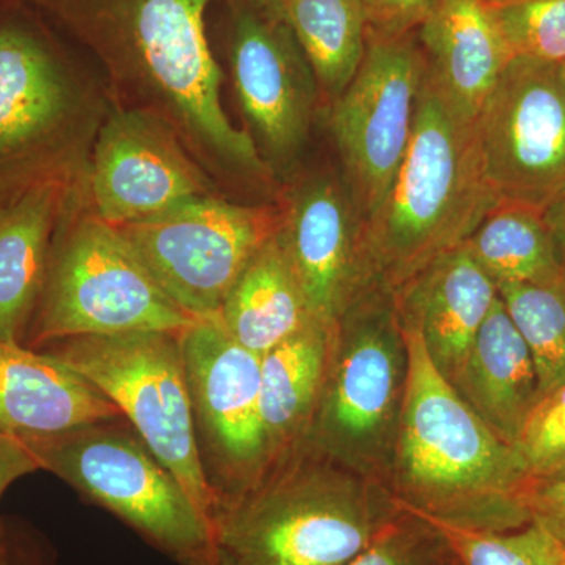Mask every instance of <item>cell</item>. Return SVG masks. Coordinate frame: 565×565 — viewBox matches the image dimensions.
<instances>
[{"label": "cell", "mask_w": 565, "mask_h": 565, "mask_svg": "<svg viewBox=\"0 0 565 565\" xmlns=\"http://www.w3.org/2000/svg\"><path fill=\"white\" fill-rule=\"evenodd\" d=\"M95 55L118 106L166 121L210 174L273 177L247 129L222 104L206 32L215 0H31Z\"/></svg>", "instance_id": "cell-1"}, {"label": "cell", "mask_w": 565, "mask_h": 565, "mask_svg": "<svg viewBox=\"0 0 565 565\" xmlns=\"http://www.w3.org/2000/svg\"><path fill=\"white\" fill-rule=\"evenodd\" d=\"M401 323L407 381L392 460L394 501L416 514L468 530L526 526L531 523L527 493L535 479L525 459L434 366L418 330Z\"/></svg>", "instance_id": "cell-2"}, {"label": "cell", "mask_w": 565, "mask_h": 565, "mask_svg": "<svg viewBox=\"0 0 565 565\" xmlns=\"http://www.w3.org/2000/svg\"><path fill=\"white\" fill-rule=\"evenodd\" d=\"M497 200L465 117L427 74L403 166L362 225L371 285L396 294L434 259L465 243Z\"/></svg>", "instance_id": "cell-3"}, {"label": "cell", "mask_w": 565, "mask_h": 565, "mask_svg": "<svg viewBox=\"0 0 565 565\" xmlns=\"http://www.w3.org/2000/svg\"><path fill=\"white\" fill-rule=\"evenodd\" d=\"M397 512L384 487L300 444L212 522L234 565H345Z\"/></svg>", "instance_id": "cell-4"}, {"label": "cell", "mask_w": 565, "mask_h": 565, "mask_svg": "<svg viewBox=\"0 0 565 565\" xmlns=\"http://www.w3.org/2000/svg\"><path fill=\"white\" fill-rule=\"evenodd\" d=\"M196 322L162 291L117 226L92 211L85 182L74 189L25 338L31 349L95 334H181Z\"/></svg>", "instance_id": "cell-5"}, {"label": "cell", "mask_w": 565, "mask_h": 565, "mask_svg": "<svg viewBox=\"0 0 565 565\" xmlns=\"http://www.w3.org/2000/svg\"><path fill=\"white\" fill-rule=\"evenodd\" d=\"M110 104L39 36L0 28V204L41 182L85 181Z\"/></svg>", "instance_id": "cell-6"}, {"label": "cell", "mask_w": 565, "mask_h": 565, "mask_svg": "<svg viewBox=\"0 0 565 565\" xmlns=\"http://www.w3.org/2000/svg\"><path fill=\"white\" fill-rule=\"evenodd\" d=\"M405 381L407 344L394 296L370 286L337 323L302 444L366 478L392 468Z\"/></svg>", "instance_id": "cell-7"}, {"label": "cell", "mask_w": 565, "mask_h": 565, "mask_svg": "<svg viewBox=\"0 0 565 565\" xmlns=\"http://www.w3.org/2000/svg\"><path fill=\"white\" fill-rule=\"evenodd\" d=\"M117 422L79 427L28 444L40 470L117 515L181 565L221 556L214 523L143 440Z\"/></svg>", "instance_id": "cell-8"}, {"label": "cell", "mask_w": 565, "mask_h": 565, "mask_svg": "<svg viewBox=\"0 0 565 565\" xmlns=\"http://www.w3.org/2000/svg\"><path fill=\"white\" fill-rule=\"evenodd\" d=\"M46 348L120 408L134 433L204 514L214 519L221 501L212 490L196 445L180 334H95Z\"/></svg>", "instance_id": "cell-9"}, {"label": "cell", "mask_w": 565, "mask_h": 565, "mask_svg": "<svg viewBox=\"0 0 565 565\" xmlns=\"http://www.w3.org/2000/svg\"><path fill=\"white\" fill-rule=\"evenodd\" d=\"M278 222L274 207L211 193L117 228L181 310L196 321H215L233 282Z\"/></svg>", "instance_id": "cell-10"}, {"label": "cell", "mask_w": 565, "mask_h": 565, "mask_svg": "<svg viewBox=\"0 0 565 565\" xmlns=\"http://www.w3.org/2000/svg\"><path fill=\"white\" fill-rule=\"evenodd\" d=\"M497 203L545 212L565 199V84L561 66L514 57L475 118Z\"/></svg>", "instance_id": "cell-11"}, {"label": "cell", "mask_w": 565, "mask_h": 565, "mask_svg": "<svg viewBox=\"0 0 565 565\" xmlns=\"http://www.w3.org/2000/svg\"><path fill=\"white\" fill-rule=\"evenodd\" d=\"M424 76L426 58L412 35L367 36L362 65L332 103L330 129L362 225L403 166Z\"/></svg>", "instance_id": "cell-12"}, {"label": "cell", "mask_w": 565, "mask_h": 565, "mask_svg": "<svg viewBox=\"0 0 565 565\" xmlns=\"http://www.w3.org/2000/svg\"><path fill=\"white\" fill-rule=\"evenodd\" d=\"M180 341L196 445L223 504L273 465L262 416V356L237 343L217 319L196 322Z\"/></svg>", "instance_id": "cell-13"}, {"label": "cell", "mask_w": 565, "mask_h": 565, "mask_svg": "<svg viewBox=\"0 0 565 565\" xmlns=\"http://www.w3.org/2000/svg\"><path fill=\"white\" fill-rule=\"evenodd\" d=\"M230 68L264 162L288 169L307 143L321 92L291 29L263 0H234Z\"/></svg>", "instance_id": "cell-14"}, {"label": "cell", "mask_w": 565, "mask_h": 565, "mask_svg": "<svg viewBox=\"0 0 565 565\" xmlns=\"http://www.w3.org/2000/svg\"><path fill=\"white\" fill-rule=\"evenodd\" d=\"M161 118L110 104L85 178L92 211L114 226L211 195L214 182Z\"/></svg>", "instance_id": "cell-15"}, {"label": "cell", "mask_w": 565, "mask_h": 565, "mask_svg": "<svg viewBox=\"0 0 565 565\" xmlns=\"http://www.w3.org/2000/svg\"><path fill=\"white\" fill-rule=\"evenodd\" d=\"M278 239L316 321L337 327L371 285L362 221L344 180L311 174L286 193Z\"/></svg>", "instance_id": "cell-16"}, {"label": "cell", "mask_w": 565, "mask_h": 565, "mask_svg": "<svg viewBox=\"0 0 565 565\" xmlns=\"http://www.w3.org/2000/svg\"><path fill=\"white\" fill-rule=\"evenodd\" d=\"M393 296L401 321L418 330L434 366L455 386L476 334L500 297L497 282L462 243Z\"/></svg>", "instance_id": "cell-17"}, {"label": "cell", "mask_w": 565, "mask_h": 565, "mask_svg": "<svg viewBox=\"0 0 565 565\" xmlns=\"http://www.w3.org/2000/svg\"><path fill=\"white\" fill-rule=\"evenodd\" d=\"M117 419L120 408L68 364L0 343V433L28 445Z\"/></svg>", "instance_id": "cell-18"}, {"label": "cell", "mask_w": 565, "mask_h": 565, "mask_svg": "<svg viewBox=\"0 0 565 565\" xmlns=\"http://www.w3.org/2000/svg\"><path fill=\"white\" fill-rule=\"evenodd\" d=\"M418 36L430 79L475 120L512 61L489 0H435Z\"/></svg>", "instance_id": "cell-19"}, {"label": "cell", "mask_w": 565, "mask_h": 565, "mask_svg": "<svg viewBox=\"0 0 565 565\" xmlns=\"http://www.w3.org/2000/svg\"><path fill=\"white\" fill-rule=\"evenodd\" d=\"M84 182H41L0 204V343L24 345L55 230L71 193Z\"/></svg>", "instance_id": "cell-20"}, {"label": "cell", "mask_w": 565, "mask_h": 565, "mask_svg": "<svg viewBox=\"0 0 565 565\" xmlns=\"http://www.w3.org/2000/svg\"><path fill=\"white\" fill-rule=\"evenodd\" d=\"M455 388L501 440L515 448L539 403V384L530 349L501 297L476 334Z\"/></svg>", "instance_id": "cell-21"}, {"label": "cell", "mask_w": 565, "mask_h": 565, "mask_svg": "<svg viewBox=\"0 0 565 565\" xmlns=\"http://www.w3.org/2000/svg\"><path fill=\"white\" fill-rule=\"evenodd\" d=\"M334 329L311 319L262 355V416L273 463L307 437L321 396Z\"/></svg>", "instance_id": "cell-22"}, {"label": "cell", "mask_w": 565, "mask_h": 565, "mask_svg": "<svg viewBox=\"0 0 565 565\" xmlns=\"http://www.w3.org/2000/svg\"><path fill=\"white\" fill-rule=\"evenodd\" d=\"M311 319L302 286L275 232L233 282L217 321L237 343L262 356Z\"/></svg>", "instance_id": "cell-23"}, {"label": "cell", "mask_w": 565, "mask_h": 565, "mask_svg": "<svg viewBox=\"0 0 565 565\" xmlns=\"http://www.w3.org/2000/svg\"><path fill=\"white\" fill-rule=\"evenodd\" d=\"M465 244L497 286L552 285L565 278L545 212L534 207L494 204Z\"/></svg>", "instance_id": "cell-24"}, {"label": "cell", "mask_w": 565, "mask_h": 565, "mask_svg": "<svg viewBox=\"0 0 565 565\" xmlns=\"http://www.w3.org/2000/svg\"><path fill=\"white\" fill-rule=\"evenodd\" d=\"M264 2V0H263ZM299 41L323 98L334 102L351 84L366 52L360 0H270Z\"/></svg>", "instance_id": "cell-25"}, {"label": "cell", "mask_w": 565, "mask_h": 565, "mask_svg": "<svg viewBox=\"0 0 565 565\" xmlns=\"http://www.w3.org/2000/svg\"><path fill=\"white\" fill-rule=\"evenodd\" d=\"M498 294L533 356L539 401L565 385V278L552 285L504 282Z\"/></svg>", "instance_id": "cell-26"}, {"label": "cell", "mask_w": 565, "mask_h": 565, "mask_svg": "<svg viewBox=\"0 0 565 565\" xmlns=\"http://www.w3.org/2000/svg\"><path fill=\"white\" fill-rule=\"evenodd\" d=\"M424 519L445 535L460 565H564L563 546L535 523L512 531H479Z\"/></svg>", "instance_id": "cell-27"}, {"label": "cell", "mask_w": 565, "mask_h": 565, "mask_svg": "<svg viewBox=\"0 0 565 565\" xmlns=\"http://www.w3.org/2000/svg\"><path fill=\"white\" fill-rule=\"evenodd\" d=\"M512 58L565 63V0L489 2Z\"/></svg>", "instance_id": "cell-28"}, {"label": "cell", "mask_w": 565, "mask_h": 565, "mask_svg": "<svg viewBox=\"0 0 565 565\" xmlns=\"http://www.w3.org/2000/svg\"><path fill=\"white\" fill-rule=\"evenodd\" d=\"M456 564L445 535L429 520L399 505V512L371 545L345 565Z\"/></svg>", "instance_id": "cell-29"}, {"label": "cell", "mask_w": 565, "mask_h": 565, "mask_svg": "<svg viewBox=\"0 0 565 565\" xmlns=\"http://www.w3.org/2000/svg\"><path fill=\"white\" fill-rule=\"evenodd\" d=\"M515 448L534 479L548 478L565 462V385L539 401Z\"/></svg>", "instance_id": "cell-30"}, {"label": "cell", "mask_w": 565, "mask_h": 565, "mask_svg": "<svg viewBox=\"0 0 565 565\" xmlns=\"http://www.w3.org/2000/svg\"><path fill=\"white\" fill-rule=\"evenodd\" d=\"M435 0H360L367 36L412 35L426 20Z\"/></svg>", "instance_id": "cell-31"}, {"label": "cell", "mask_w": 565, "mask_h": 565, "mask_svg": "<svg viewBox=\"0 0 565 565\" xmlns=\"http://www.w3.org/2000/svg\"><path fill=\"white\" fill-rule=\"evenodd\" d=\"M531 523L565 548V478L535 479L527 493Z\"/></svg>", "instance_id": "cell-32"}, {"label": "cell", "mask_w": 565, "mask_h": 565, "mask_svg": "<svg viewBox=\"0 0 565 565\" xmlns=\"http://www.w3.org/2000/svg\"><path fill=\"white\" fill-rule=\"evenodd\" d=\"M0 565H57L43 539L21 526L2 523Z\"/></svg>", "instance_id": "cell-33"}, {"label": "cell", "mask_w": 565, "mask_h": 565, "mask_svg": "<svg viewBox=\"0 0 565 565\" xmlns=\"http://www.w3.org/2000/svg\"><path fill=\"white\" fill-rule=\"evenodd\" d=\"M39 470V460L24 441L0 433V498L18 479ZM2 523L0 520V531Z\"/></svg>", "instance_id": "cell-34"}, {"label": "cell", "mask_w": 565, "mask_h": 565, "mask_svg": "<svg viewBox=\"0 0 565 565\" xmlns=\"http://www.w3.org/2000/svg\"><path fill=\"white\" fill-rule=\"evenodd\" d=\"M545 221L548 223L550 232L553 234L561 263H563L565 269V199L545 211Z\"/></svg>", "instance_id": "cell-35"}, {"label": "cell", "mask_w": 565, "mask_h": 565, "mask_svg": "<svg viewBox=\"0 0 565 565\" xmlns=\"http://www.w3.org/2000/svg\"><path fill=\"white\" fill-rule=\"evenodd\" d=\"M553 478H565V462L561 465V467H557L555 471H553L552 475L548 476V478L544 479H553Z\"/></svg>", "instance_id": "cell-36"}, {"label": "cell", "mask_w": 565, "mask_h": 565, "mask_svg": "<svg viewBox=\"0 0 565 565\" xmlns=\"http://www.w3.org/2000/svg\"><path fill=\"white\" fill-rule=\"evenodd\" d=\"M206 565H234L232 561L228 559L225 555H222L217 557V559L214 561V563L206 564Z\"/></svg>", "instance_id": "cell-37"}, {"label": "cell", "mask_w": 565, "mask_h": 565, "mask_svg": "<svg viewBox=\"0 0 565 565\" xmlns=\"http://www.w3.org/2000/svg\"><path fill=\"white\" fill-rule=\"evenodd\" d=\"M561 76H563V81L565 84V63H563V65H561Z\"/></svg>", "instance_id": "cell-38"}, {"label": "cell", "mask_w": 565, "mask_h": 565, "mask_svg": "<svg viewBox=\"0 0 565 565\" xmlns=\"http://www.w3.org/2000/svg\"><path fill=\"white\" fill-rule=\"evenodd\" d=\"M489 2H498V0H489Z\"/></svg>", "instance_id": "cell-39"}, {"label": "cell", "mask_w": 565, "mask_h": 565, "mask_svg": "<svg viewBox=\"0 0 565 565\" xmlns=\"http://www.w3.org/2000/svg\"><path fill=\"white\" fill-rule=\"evenodd\" d=\"M564 565H565V548H564Z\"/></svg>", "instance_id": "cell-40"}, {"label": "cell", "mask_w": 565, "mask_h": 565, "mask_svg": "<svg viewBox=\"0 0 565 565\" xmlns=\"http://www.w3.org/2000/svg\"><path fill=\"white\" fill-rule=\"evenodd\" d=\"M264 2H270V0H264Z\"/></svg>", "instance_id": "cell-41"}, {"label": "cell", "mask_w": 565, "mask_h": 565, "mask_svg": "<svg viewBox=\"0 0 565 565\" xmlns=\"http://www.w3.org/2000/svg\"><path fill=\"white\" fill-rule=\"evenodd\" d=\"M456 565H460V564H459V561H457V564H456Z\"/></svg>", "instance_id": "cell-42"}]
</instances>
